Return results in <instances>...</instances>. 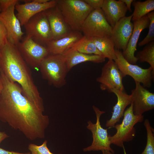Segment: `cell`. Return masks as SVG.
<instances>
[{
    "mask_svg": "<svg viewBox=\"0 0 154 154\" xmlns=\"http://www.w3.org/2000/svg\"><path fill=\"white\" fill-rule=\"evenodd\" d=\"M3 88L0 96V120L18 130L28 139L44 138L49 123L43 114L23 94L21 86L1 70Z\"/></svg>",
    "mask_w": 154,
    "mask_h": 154,
    "instance_id": "6da1fadb",
    "label": "cell"
},
{
    "mask_svg": "<svg viewBox=\"0 0 154 154\" xmlns=\"http://www.w3.org/2000/svg\"><path fill=\"white\" fill-rule=\"evenodd\" d=\"M0 62L1 70L6 77L18 84L24 95L38 110L43 112L42 99L17 46L8 41L0 49Z\"/></svg>",
    "mask_w": 154,
    "mask_h": 154,
    "instance_id": "7a4b0ae2",
    "label": "cell"
},
{
    "mask_svg": "<svg viewBox=\"0 0 154 154\" xmlns=\"http://www.w3.org/2000/svg\"><path fill=\"white\" fill-rule=\"evenodd\" d=\"M56 6L73 31L81 32L85 20L94 10L83 0H58Z\"/></svg>",
    "mask_w": 154,
    "mask_h": 154,
    "instance_id": "3957f363",
    "label": "cell"
},
{
    "mask_svg": "<svg viewBox=\"0 0 154 154\" xmlns=\"http://www.w3.org/2000/svg\"><path fill=\"white\" fill-rule=\"evenodd\" d=\"M39 69L49 84L57 87L65 84L68 71L63 55L49 54L42 60Z\"/></svg>",
    "mask_w": 154,
    "mask_h": 154,
    "instance_id": "277c9868",
    "label": "cell"
},
{
    "mask_svg": "<svg viewBox=\"0 0 154 154\" xmlns=\"http://www.w3.org/2000/svg\"><path fill=\"white\" fill-rule=\"evenodd\" d=\"M123 116L121 123L116 124L114 127L116 130L115 134L112 136L109 135L111 144L122 147H123L124 142L133 139L136 132L135 125L142 122L144 119L143 115L137 116L134 114L131 104L125 111Z\"/></svg>",
    "mask_w": 154,
    "mask_h": 154,
    "instance_id": "5b68a950",
    "label": "cell"
},
{
    "mask_svg": "<svg viewBox=\"0 0 154 154\" xmlns=\"http://www.w3.org/2000/svg\"><path fill=\"white\" fill-rule=\"evenodd\" d=\"M24 26L26 36L40 45L46 46L48 43L53 40L50 25L44 11L33 16Z\"/></svg>",
    "mask_w": 154,
    "mask_h": 154,
    "instance_id": "8992f818",
    "label": "cell"
},
{
    "mask_svg": "<svg viewBox=\"0 0 154 154\" xmlns=\"http://www.w3.org/2000/svg\"><path fill=\"white\" fill-rule=\"evenodd\" d=\"M116 58L114 61L124 77L128 75L135 82L141 83L145 88H150L154 79V70L150 66L144 69L128 62L123 57L120 50L115 49Z\"/></svg>",
    "mask_w": 154,
    "mask_h": 154,
    "instance_id": "52a82bcc",
    "label": "cell"
},
{
    "mask_svg": "<svg viewBox=\"0 0 154 154\" xmlns=\"http://www.w3.org/2000/svg\"><path fill=\"white\" fill-rule=\"evenodd\" d=\"M112 27L107 22L101 9L93 10L82 26L81 32L90 38L111 37Z\"/></svg>",
    "mask_w": 154,
    "mask_h": 154,
    "instance_id": "ba28073f",
    "label": "cell"
},
{
    "mask_svg": "<svg viewBox=\"0 0 154 154\" xmlns=\"http://www.w3.org/2000/svg\"><path fill=\"white\" fill-rule=\"evenodd\" d=\"M93 109L96 117V121L93 123L90 121L88 122L87 129L90 131L92 134L93 141L89 146L84 149V151H102L103 150L114 152L111 147V144L108 135V129L102 127L100 122L101 115L105 113V111H101L96 106H93Z\"/></svg>",
    "mask_w": 154,
    "mask_h": 154,
    "instance_id": "9c48e42d",
    "label": "cell"
},
{
    "mask_svg": "<svg viewBox=\"0 0 154 154\" xmlns=\"http://www.w3.org/2000/svg\"><path fill=\"white\" fill-rule=\"evenodd\" d=\"M23 58L28 65L39 69L42 60L49 54L46 47L26 36L17 46Z\"/></svg>",
    "mask_w": 154,
    "mask_h": 154,
    "instance_id": "30bf717a",
    "label": "cell"
},
{
    "mask_svg": "<svg viewBox=\"0 0 154 154\" xmlns=\"http://www.w3.org/2000/svg\"><path fill=\"white\" fill-rule=\"evenodd\" d=\"M115 61L109 60L103 67L100 76L96 79L100 89L111 93L114 89L124 90L122 82L124 77Z\"/></svg>",
    "mask_w": 154,
    "mask_h": 154,
    "instance_id": "8fae6325",
    "label": "cell"
},
{
    "mask_svg": "<svg viewBox=\"0 0 154 154\" xmlns=\"http://www.w3.org/2000/svg\"><path fill=\"white\" fill-rule=\"evenodd\" d=\"M17 4H13L2 10L0 12V21L6 30L8 41L17 46L24 33L21 29L20 23L15 14Z\"/></svg>",
    "mask_w": 154,
    "mask_h": 154,
    "instance_id": "7c38bea8",
    "label": "cell"
},
{
    "mask_svg": "<svg viewBox=\"0 0 154 154\" xmlns=\"http://www.w3.org/2000/svg\"><path fill=\"white\" fill-rule=\"evenodd\" d=\"M135 88L131 91L133 111L136 115L154 108V93L150 92L139 82H135Z\"/></svg>",
    "mask_w": 154,
    "mask_h": 154,
    "instance_id": "4fadbf2b",
    "label": "cell"
},
{
    "mask_svg": "<svg viewBox=\"0 0 154 154\" xmlns=\"http://www.w3.org/2000/svg\"><path fill=\"white\" fill-rule=\"evenodd\" d=\"M132 15L121 19L112 27L111 38L116 49H126L132 34L133 24L131 22Z\"/></svg>",
    "mask_w": 154,
    "mask_h": 154,
    "instance_id": "5bb4252c",
    "label": "cell"
},
{
    "mask_svg": "<svg viewBox=\"0 0 154 154\" xmlns=\"http://www.w3.org/2000/svg\"><path fill=\"white\" fill-rule=\"evenodd\" d=\"M149 23V19L147 15L133 21L132 34L125 50L122 52L125 59L130 63L135 64L138 61L134 55L137 50V44L141 33L143 30L148 27Z\"/></svg>",
    "mask_w": 154,
    "mask_h": 154,
    "instance_id": "9a60e30c",
    "label": "cell"
},
{
    "mask_svg": "<svg viewBox=\"0 0 154 154\" xmlns=\"http://www.w3.org/2000/svg\"><path fill=\"white\" fill-rule=\"evenodd\" d=\"M57 0H50L43 4H38L31 2L29 3L20 4L15 6L17 13V17L21 26H24L33 16L40 12L55 7Z\"/></svg>",
    "mask_w": 154,
    "mask_h": 154,
    "instance_id": "2e32d148",
    "label": "cell"
},
{
    "mask_svg": "<svg viewBox=\"0 0 154 154\" xmlns=\"http://www.w3.org/2000/svg\"><path fill=\"white\" fill-rule=\"evenodd\" d=\"M44 11L50 25L53 40L65 37L73 31L66 22L56 5Z\"/></svg>",
    "mask_w": 154,
    "mask_h": 154,
    "instance_id": "e0dca14e",
    "label": "cell"
},
{
    "mask_svg": "<svg viewBox=\"0 0 154 154\" xmlns=\"http://www.w3.org/2000/svg\"><path fill=\"white\" fill-rule=\"evenodd\" d=\"M101 9L106 20L112 27L125 16L128 10L125 5L121 0H104Z\"/></svg>",
    "mask_w": 154,
    "mask_h": 154,
    "instance_id": "ac0fdd59",
    "label": "cell"
},
{
    "mask_svg": "<svg viewBox=\"0 0 154 154\" xmlns=\"http://www.w3.org/2000/svg\"><path fill=\"white\" fill-rule=\"evenodd\" d=\"M81 33L72 31L65 37L52 40L46 46L49 54L63 55L83 37Z\"/></svg>",
    "mask_w": 154,
    "mask_h": 154,
    "instance_id": "d6986e66",
    "label": "cell"
},
{
    "mask_svg": "<svg viewBox=\"0 0 154 154\" xmlns=\"http://www.w3.org/2000/svg\"><path fill=\"white\" fill-rule=\"evenodd\" d=\"M114 94L117 98V102L113 107V112L111 118L106 121V126L109 128L114 127L123 116L126 108L132 102L131 94H127L125 90L114 89L112 92Z\"/></svg>",
    "mask_w": 154,
    "mask_h": 154,
    "instance_id": "ffe728a7",
    "label": "cell"
},
{
    "mask_svg": "<svg viewBox=\"0 0 154 154\" xmlns=\"http://www.w3.org/2000/svg\"><path fill=\"white\" fill-rule=\"evenodd\" d=\"M63 55L68 71L80 63L86 62L102 63L105 61L106 58L102 56L83 54L71 49L67 50Z\"/></svg>",
    "mask_w": 154,
    "mask_h": 154,
    "instance_id": "44dd1931",
    "label": "cell"
},
{
    "mask_svg": "<svg viewBox=\"0 0 154 154\" xmlns=\"http://www.w3.org/2000/svg\"><path fill=\"white\" fill-rule=\"evenodd\" d=\"M90 39L102 56L109 60H115V46L111 37H95Z\"/></svg>",
    "mask_w": 154,
    "mask_h": 154,
    "instance_id": "7402d4cb",
    "label": "cell"
},
{
    "mask_svg": "<svg viewBox=\"0 0 154 154\" xmlns=\"http://www.w3.org/2000/svg\"><path fill=\"white\" fill-rule=\"evenodd\" d=\"M134 10L132 14L131 20H138L154 10V0H147L143 1L134 0L132 3Z\"/></svg>",
    "mask_w": 154,
    "mask_h": 154,
    "instance_id": "603a6c76",
    "label": "cell"
},
{
    "mask_svg": "<svg viewBox=\"0 0 154 154\" xmlns=\"http://www.w3.org/2000/svg\"><path fill=\"white\" fill-rule=\"evenodd\" d=\"M70 49L83 54L102 56L91 39L84 36Z\"/></svg>",
    "mask_w": 154,
    "mask_h": 154,
    "instance_id": "cb8c5ba5",
    "label": "cell"
},
{
    "mask_svg": "<svg viewBox=\"0 0 154 154\" xmlns=\"http://www.w3.org/2000/svg\"><path fill=\"white\" fill-rule=\"evenodd\" d=\"M135 56L138 61L147 62L154 70V41L146 44L142 50L137 52Z\"/></svg>",
    "mask_w": 154,
    "mask_h": 154,
    "instance_id": "d4e9b609",
    "label": "cell"
},
{
    "mask_svg": "<svg viewBox=\"0 0 154 154\" xmlns=\"http://www.w3.org/2000/svg\"><path fill=\"white\" fill-rule=\"evenodd\" d=\"M144 125L146 131L147 143L144 149L140 154H154V129L148 119L144 120Z\"/></svg>",
    "mask_w": 154,
    "mask_h": 154,
    "instance_id": "484cf974",
    "label": "cell"
},
{
    "mask_svg": "<svg viewBox=\"0 0 154 154\" xmlns=\"http://www.w3.org/2000/svg\"><path fill=\"white\" fill-rule=\"evenodd\" d=\"M149 21L148 32L145 37L138 44L139 46L146 45L154 40V12L151 11L147 15Z\"/></svg>",
    "mask_w": 154,
    "mask_h": 154,
    "instance_id": "4316f807",
    "label": "cell"
},
{
    "mask_svg": "<svg viewBox=\"0 0 154 154\" xmlns=\"http://www.w3.org/2000/svg\"><path fill=\"white\" fill-rule=\"evenodd\" d=\"M47 142V141L45 140L41 145L39 146L30 143L29 145L28 149L31 154H54L48 148Z\"/></svg>",
    "mask_w": 154,
    "mask_h": 154,
    "instance_id": "83f0119b",
    "label": "cell"
},
{
    "mask_svg": "<svg viewBox=\"0 0 154 154\" xmlns=\"http://www.w3.org/2000/svg\"><path fill=\"white\" fill-rule=\"evenodd\" d=\"M7 35L6 30L0 21V49L7 42Z\"/></svg>",
    "mask_w": 154,
    "mask_h": 154,
    "instance_id": "f1b7e54d",
    "label": "cell"
},
{
    "mask_svg": "<svg viewBox=\"0 0 154 154\" xmlns=\"http://www.w3.org/2000/svg\"><path fill=\"white\" fill-rule=\"evenodd\" d=\"M94 10L102 8L104 0H83Z\"/></svg>",
    "mask_w": 154,
    "mask_h": 154,
    "instance_id": "f546056e",
    "label": "cell"
},
{
    "mask_svg": "<svg viewBox=\"0 0 154 154\" xmlns=\"http://www.w3.org/2000/svg\"><path fill=\"white\" fill-rule=\"evenodd\" d=\"M19 1L20 0H0V6L2 10L13 4L19 3Z\"/></svg>",
    "mask_w": 154,
    "mask_h": 154,
    "instance_id": "4dcf8cb0",
    "label": "cell"
},
{
    "mask_svg": "<svg viewBox=\"0 0 154 154\" xmlns=\"http://www.w3.org/2000/svg\"><path fill=\"white\" fill-rule=\"evenodd\" d=\"M0 154H31V153H22L13 151H9L0 147Z\"/></svg>",
    "mask_w": 154,
    "mask_h": 154,
    "instance_id": "1f68e13d",
    "label": "cell"
},
{
    "mask_svg": "<svg viewBox=\"0 0 154 154\" xmlns=\"http://www.w3.org/2000/svg\"><path fill=\"white\" fill-rule=\"evenodd\" d=\"M125 5L127 10L130 12H131L132 10L131 9V5L134 0H121Z\"/></svg>",
    "mask_w": 154,
    "mask_h": 154,
    "instance_id": "d6a6232c",
    "label": "cell"
},
{
    "mask_svg": "<svg viewBox=\"0 0 154 154\" xmlns=\"http://www.w3.org/2000/svg\"><path fill=\"white\" fill-rule=\"evenodd\" d=\"M8 137V135L5 132L0 131V143L3 141Z\"/></svg>",
    "mask_w": 154,
    "mask_h": 154,
    "instance_id": "836d02e7",
    "label": "cell"
},
{
    "mask_svg": "<svg viewBox=\"0 0 154 154\" xmlns=\"http://www.w3.org/2000/svg\"><path fill=\"white\" fill-rule=\"evenodd\" d=\"M50 0H31V2L38 4H43L48 2Z\"/></svg>",
    "mask_w": 154,
    "mask_h": 154,
    "instance_id": "e575fe53",
    "label": "cell"
},
{
    "mask_svg": "<svg viewBox=\"0 0 154 154\" xmlns=\"http://www.w3.org/2000/svg\"><path fill=\"white\" fill-rule=\"evenodd\" d=\"M3 88V84L1 79V77L0 74V96L2 92Z\"/></svg>",
    "mask_w": 154,
    "mask_h": 154,
    "instance_id": "d590c367",
    "label": "cell"
},
{
    "mask_svg": "<svg viewBox=\"0 0 154 154\" xmlns=\"http://www.w3.org/2000/svg\"><path fill=\"white\" fill-rule=\"evenodd\" d=\"M102 151V154H115L114 152H112L109 151L103 150Z\"/></svg>",
    "mask_w": 154,
    "mask_h": 154,
    "instance_id": "8d00e7d4",
    "label": "cell"
},
{
    "mask_svg": "<svg viewBox=\"0 0 154 154\" xmlns=\"http://www.w3.org/2000/svg\"><path fill=\"white\" fill-rule=\"evenodd\" d=\"M1 11H2L1 9L0 6V12H1Z\"/></svg>",
    "mask_w": 154,
    "mask_h": 154,
    "instance_id": "74e56055",
    "label": "cell"
},
{
    "mask_svg": "<svg viewBox=\"0 0 154 154\" xmlns=\"http://www.w3.org/2000/svg\"><path fill=\"white\" fill-rule=\"evenodd\" d=\"M1 70V65H0V73Z\"/></svg>",
    "mask_w": 154,
    "mask_h": 154,
    "instance_id": "f35d334b",
    "label": "cell"
}]
</instances>
